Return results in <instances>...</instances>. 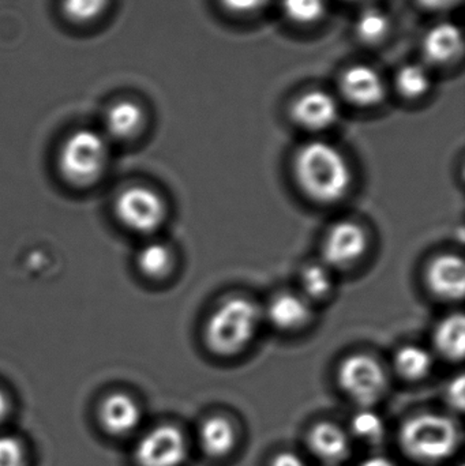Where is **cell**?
<instances>
[{"mask_svg": "<svg viewBox=\"0 0 465 466\" xmlns=\"http://www.w3.org/2000/svg\"><path fill=\"white\" fill-rule=\"evenodd\" d=\"M295 177L306 196L319 204H335L349 193L352 172L343 153L324 141H311L298 150Z\"/></svg>", "mask_w": 465, "mask_h": 466, "instance_id": "obj_1", "label": "cell"}, {"mask_svg": "<svg viewBox=\"0 0 465 466\" xmlns=\"http://www.w3.org/2000/svg\"><path fill=\"white\" fill-rule=\"evenodd\" d=\"M109 144L103 133L92 128H78L68 134L57 152L60 177L73 187H92L108 168Z\"/></svg>", "mask_w": 465, "mask_h": 466, "instance_id": "obj_2", "label": "cell"}, {"mask_svg": "<svg viewBox=\"0 0 465 466\" xmlns=\"http://www.w3.org/2000/svg\"><path fill=\"white\" fill-rule=\"evenodd\" d=\"M262 314L250 299L231 298L220 304L205 326V341L216 355L242 352L256 339Z\"/></svg>", "mask_w": 465, "mask_h": 466, "instance_id": "obj_3", "label": "cell"}, {"mask_svg": "<svg viewBox=\"0 0 465 466\" xmlns=\"http://www.w3.org/2000/svg\"><path fill=\"white\" fill-rule=\"evenodd\" d=\"M460 438L455 421L439 413L412 416L399 431V443L404 453L420 462L450 459L458 449Z\"/></svg>", "mask_w": 465, "mask_h": 466, "instance_id": "obj_4", "label": "cell"}, {"mask_svg": "<svg viewBox=\"0 0 465 466\" xmlns=\"http://www.w3.org/2000/svg\"><path fill=\"white\" fill-rule=\"evenodd\" d=\"M114 213L120 226L136 235H152L167 218V207L160 194L142 185L128 186L116 194Z\"/></svg>", "mask_w": 465, "mask_h": 466, "instance_id": "obj_5", "label": "cell"}, {"mask_svg": "<svg viewBox=\"0 0 465 466\" xmlns=\"http://www.w3.org/2000/svg\"><path fill=\"white\" fill-rule=\"evenodd\" d=\"M338 380L341 390L365 408L379 401L388 385L384 367L365 353H355L344 359L339 367Z\"/></svg>", "mask_w": 465, "mask_h": 466, "instance_id": "obj_6", "label": "cell"}, {"mask_svg": "<svg viewBox=\"0 0 465 466\" xmlns=\"http://www.w3.org/2000/svg\"><path fill=\"white\" fill-rule=\"evenodd\" d=\"M134 459L136 466H180L187 459L185 435L169 424L155 427L136 443Z\"/></svg>", "mask_w": 465, "mask_h": 466, "instance_id": "obj_7", "label": "cell"}, {"mask_svg": "<svg viewBox=\"0 0 465 466\" xmlns=\"http://www.w3.org/2000/svg\"><path fill=\"white\" fill-rule=\"evenodd\" d=\"M368 235L354 221H340L328 231L322 244L324 263L330 268H347L362 259Z\"/></svg>", "mask_w": 465, "mask_h": 466, "instance_id": "obj_8", "label": "cell"}, {"mask_svg": "<svg viewBox=\"0 0 465 466\" xmlns=\"http://www.w3.org/2000/svg\"><path fill=\"white\" fill-rule=\"evenodd\" d=\"M292 117L306 130H328L338 123L340 106L329 93L311 90L295 101L292 106Z\"/></svg>", "mask_w": 465, "mask_h": 466, "instance_id": "obj_9", "label": "cell"}, {"mask_svg": "<svg viewBox=\"0 0 465 466\" xmlns=\"http://www.w3.org/2000/svg\"><path fill=\"white\" fill-rule=\"evenodd\" d=\"M429 289L442 300H461L465 290L464 260L459 255H440L426 271Z\"/></svg>", "mask_w": 465, "mask_h": 466, "instance_id": "obj_10", "label": "cell"}, {"mask_svg": "<svg viewBox=\"0 0 465 466\" xmlns=\"http://www.w3.org/2000/svg\"><path fill=\"white\" fill-rule=\"evenodd\" d=\"M141 418L138 402L122 391L106 396L98 408L101 426L115 437H125L133 432L141 423Z\"/></svg>", "mask_w": 465, "mask_h": 466, "instance_id": "obj_11", "label": "cell"}, {"mask_svg": "<svg viewBox=\"0 0 465 466\" xmlns=\"http://www.w3.org/2000/svg\"><path fill=\"white\" fill-rule=\"evenodd\" d=\"M344 97L357 106L369 108L379 106L385 97L381 76L369 66H354L344 73L340 82Z\"/></svg>", "mask_w": 465, "mask_h": 466, "instance_id": "obj_12", "label": "cell"}, {"mask_svg": "<svg viewBox=\"0 0 465 466\" xmlns=\"http://www.w3.org/2000/svg\"><path fill=\"white\" fill-rule=\"evenodd\" d=\"M144 109L133 100L111 104L104 115V136L109 142H128L141 134L145 127Z\"/></svg>", "mask_w": 465, "mask_h": 466, "instance_id": "obj_13", "label": "cell"}, {"mask_svg": "<svg viewBox=\"0 0 465 466\" xmlns=\"http://www.w3.org/2000/svg\"><path fill=\"white\" fill-rule=\"evenodd\" d=\"M308 448L322 461L336 465L349 457L351 446L343 429L329 421H321L308 432Z\"/></svg>", "mask_w": 465, "mask_h": 466, "instance_id": "obj_14", "label": "cell"}, {"mask_svg": "<svg viewBox=\"0 0 465 466\" xmlns=\"http://www.w3.org/2000/svg\"><path fill=\"white\" fill-rule=\"evenodd\" d=\"M267 317L278 330H297L310 320V301L298 293H281L270 301Z\"/></svg>", "mask_w": 465, "mask_h": 466, "instance_id": "obj_15", "label": "cell"}, {"mask_svg": "<svg viewBox=\"0 0 465 466\" xmlns=\"http://www.w3.org/2000/svg\"><path fill=\"white\" fill-rule=\"evenodd\" d=\"M423 51L431 62H450L463 51V35L460 29L450 22L437 25L426 35Z\"/></svg>", "mask_w": 465, "mask_h": 466, "instance_id": "obj_16", "label": "cell"}, {"mask_svg": "<svg viewBox=\"0 0 465 466\" xmlns=\"http://www.w3.org/2000/svg\"><path fill=\"white\" fill-rule=\"evenodd\" d=\"M434 347L450 361H460L465 350V320L461 314L445 318L433 334Z\"/></svg>", "mask_w": 465, "mask_h": 466, "instance_id": "obj_17", "label": "cell"}, {"mask_svg": "<svg viewBox=\"0 0 465 466\" xmlns=\"http://www.w3.org/2000/svg\"><path fill=\"white\" fill-rule=\"evenodd\" d=\"M199 442L207 456H227L235 446L234 427L221 416L207 419L199 430Z\"/></svg>", "mask_w": 465, "mask_h": 466, "instance_id": "obj_18", "label": "cell"}, {"mask_svg": "<svg viewBox=\"0 0 465 466\" xmlns=\"http://www.w3.org/2000/svg\"><path fill=\"white\" fill-rule=\"evenodd\" d=\"M136 268L150 279H161L168 276L174 263L171 248L161 241H147L136 254Z\"/></svg>", "mask_w": 465, "mask_h": 466, "instance_id": "obj_19", "label": "cell"}, {"mask_svg": "<svg viewBox=\"0 0 465 466\" xmlns=\"http://www.w3.org/2000/svg\"><path fill=\"white\" fill-rule=\"evenodd\" d=\"M393 366L403 380H420L433 370V356L420 345H406L396 353Z\"/></svg>", "mask_w": 465, "mask_h": 466, "instance_id": "obj_20", "label": "cell"}, {"mask_svg": "<svg viewBox=\"0 0 465 466\" xmlns=\"http://www.w3.org/2000/svg\"><path fill=\"white\" fill-rule=\"evenodd\" d=\"M302 296L308 301L322 300L329 295L333 288V277L330 268L325 263H311L306 266L300 274Z\"/></svg>", "mask_w": 465, "mask_h": 466, "instance_id": "obj_21", "label": "cell"}, {"mask_svg": "<svg viewBox=\"0 0 465 466\" xmlns=\"http://www.w3.org/2000/svg\"><path fill=\"white\" fill-rule=\"evenodd\" d=\"M396 86L399 93L409 100L422 97L429 92L431 86L430 76L423 66L407 65L399 70L396 76Z\"/></svg>", "mask_w": 465, "mask_h": 466, "instance_id": "obj_22", "label": "cell"}, {"mask_svg": "<svg viewBox=\"0 0 465 466\" xmlns=\"http://www.w3.org/2000/svg\"><path fill=\"white\" fill-rule=\"evenodd\" d=\"M355 32L365 43H379L389 32V18L381 10L368 8L358 16Z\"/></svg>", "mask_w": 465, "mask_h": 466, "instance_id": "obj_23", "label": "cell"}, {"mask_svg": "<svg viewBox=\"0 0 465 466\" xmlns=\"http://www.w3.org/2000/svg\"><path fill=\"white\" fill-rule=\"evenodd\" d=\"M108 5L109 0H62L66 18L79 25L90 24L100 18Z\"/></svg>", "mask_w": 465, "mask_h": 466, "instance_id": "obj_24", "label": "cell"}, {"mask_svg": "<svg viewBox=\"0 0 465 466\" xmlns=\"http://www.w3.org/2000/svg\"><path fill=\"white\" fill-rule=\"evenodd\" d=\"M351 429L359 440L368 443H379L385 435V426L381 416L368 408L360 410L352 418Z\"/></svg>", "mask_w": 465, "mask_h": 466, "instance_id": "obj_25", "label": "cell"}, {"mask_svg": "<svg viewBox=\"0 0 465 466\" xmlns=\"http://www.w3.org/2000/svg\"><path fill=\"white\" fill-rule=\"evenodd\" d=\"M286 15L295 24L310 25L325 13V0H283Z\"/></svg>", "mask_w": 465, "mask_h": 466, "instance_id": "obj_26", "label": "cell"}, {"mask_svg": "<svg viewBox=\"0 0 465 466\" xmlns=\"http://www.w3.org/2000/svg\"><path fill=\"white\" fill-rule=\"evenodd\" d=\"M0 466H26V451L18 438L0 435Z\"/></svg>", "mask_w": 465, "mask_h": 466, "instance_id": "obj_27", "label": "cell"}, {"mask_svg": "<svg viewBox=\"0 0 465 466\" xmlns=\"http://www.w3.org/2000/svg\"><path fill=\"white\" fill-rule=\"evenodd\" d=\"M448 401L459 412H463L465 405V382L463 375H459L458 378L450 382L448 386Z\"/></svg>", "mask_w": 465, "mask_h": 466, "instance_id": "obj_28", "label": "cell"}, {"mask_svg": "<svg viewBox=\"0 0 465 466\" xmlns=\"http://www.w3.org/2000/svg\"><path fill=\"white\" fill-rule=\"evenodd\" d=\"M269 0H221L224 7L232 13L251 14L261 10Z\"/></svg>", "mask_w": 465, "mask_h": 466, "instance_id": "obj_29", "label": "cell"}, {"mask_svg": "<svg viewBox=\"0 0 465 466\" xmlns=\"http://www.w3.org/2000/svg\"><path fill=\"white\" fill-rule=\"evenodd\" d=\"M270 466H306L303 460L295 453H289V451H284V453H278L275 459L270 462Z\"/></svg>", "mask_w": 465, "mask_h": 466, "instance_id": "obj_30", "label": "cell"}, {"mask_svg": "<svg viewBox=\"0 0 465 466\" xmlns=\"http://www.w3.org/2000/svg\"><path fill=\"white\" fill-rule=\"evenodd\" d=\"M458 0H418L422 7L429 8V10H444L450 5H455Z\"/></svg>", "mask_w": 465, "mask_h": 466, "instance_id": "obj_31", "label": "cell"}, {"mask_svg": "<svg viewBox=\"0 0 465 466\" xmlns=\"http://www.w3.org/2000/svg\"><path fill=\"white\" fill-rule=\"evenodd\" d=\"M360 466H396L387 457L376 456L370 457V459L365 460Z\"/></svg>", "mask_w": 465, "mask_h": 466, "instance_id": "obj_32", "label": "cell"}, {"mask_svg": "<svg viewBox=\"0 0 465 466\" xmlns=\"http://www.w3.org/2000/svg\"><path fill=\"white\" fill-rule=\"evenodd\" d=\"M8 410H10V401H8L5 391L0 389V423H2L5 416L8 415Z\"/></svg>", "mask_w": 465, "mask_h": 466, "instance_id": "obj_33", "label": "cell"}, {"mask_svg": "<svg viewBox=\"0 0 465 466\" xmlns=\"http://www.w3.org/2000/svg\"><path fill=\"white\" fill-rule=\"evenodd\" d=\"M328 466H335V465H328Z\"/></svg>", "mask_w": 465, "mask_h": 466, "instance_id": "obj_34", "label": "cell"}]
</instances>
